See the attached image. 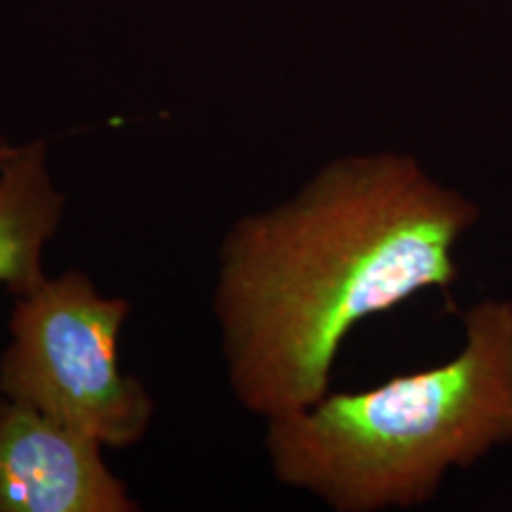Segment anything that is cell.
I'll list each match as a JSON object with an SVG mask.
<instances>
[{"mask_svg": "<svg viewBox=\"0 0 512 512\" xmlns=\"http://www.w3.org/2000/svg\"><path fill=\"white\" fill-rule=\"evenodd\" d=\"M100 441L0 394V512H136Z\"/></svg>", "mask_w": 512, "mask_h": 512, "instance_id": "obj_4", "label": "cell"}, {"mask_svg": "<svg viewBox=\"0 0 512 512\" xmlns=\"http://www.w3.org/2000/svg\"><path fill=\"white\" fill-rule=\"evenodd\" d=\"M67 197L57 188L46 140H29L0 171V285L22 297L46 278L43 252L62 226Z\"/></svg>", "mask_w": 512, "mask_h": 512, "instance_id": "obj_5", "label": "cell"}, {"mask_svg": "<svg viewBox=\"0 0 512 512\" xmlns=\"http://www.w3.org/2000/svg\"><path fill=\"white\" fill-rule=\"evenodd\" d=\"M131 316L83 271L43 278L15 297L0 356V394L36 406L105 448H131L150 430L155 399L121 373L117 339Z\"/></svg>", "mask_w": 512, "mask_h": 512, "instance_id": "obj_3", "label": "cell"}, {"mask_svg": "<svg viewBox=\"0 0 512 512\" xmlns=\"http://www.w3.org/2000/svg\"><path fill=\"white\" fill-rule=\"evenodd\" d=\"M512 444V299L463 313V347L441 366L330 392L266 420L273 477L335 512L408 510Z\"/></svg>", "mask_w": 512, "mask_h": 512, "instance_id": "obj_2", "label": "cell"}, {"mask_svg": "<svg viewBox=\"0 0 512 512\" xmlns=\"http://www.w3.org/2000/svg\"><path fill=\"white\" fill-rule=\"evenodd\" d=\"M19 145H12V143H5V140H0V171H3V166L10 162L12 157H15Z\"/></svg>", "mask_w": 512, "mask_h": 512, "instance_id": "obj_6", "label": "cell"}, {"mask_svg": "<svg viewBox=\"0 0 512 512\" xmlns=\"http://www.w3.org/2000/svg\"><path fill=\"white\" fill-rule=\"evenodd\" d=\"M479 219L470 195L392 150L330 159L287 200L235 219L211 304L240 406L271 420L323 399L358 323L458 283Z\"/></svg>", "mask_w": 512, "mask_h": 512, "instance_id": "obj_1", "label": "cell"}]
</instances>
